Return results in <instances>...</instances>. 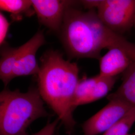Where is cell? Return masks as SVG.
<instances>
[{
  "label": "cell",
  "mask_w": 135,
  "mask_h": 135,
  "mask_svg": "<svg viewBox=\"0 0 135 135\" xmlns=\"http://www.w3.org/2000/svg\"><path fill=\"white\" fill-rule=\"evenodd\" d=\"M32 3L39 22L56 32L61 31L66 11L76 3L62 0H32Z\"/></svg>",
  "instance_id": "cell-6"
},
{
  "label": "cell",
  "mask_w": 135,
  "mask_h": 135,
  "mask_svg": "<svg viewBox=\"0 0 135 135\" xmlns=\"http://www.w3.org/2000/svg\"><path fill=\"white\" fill-rule=\"evenodd\" d=\"M41 61L37 75L40 95L71 134L76 124L72 104L80 80L77 64L66 60L54 51L45 54Z\"/></svg>",
  "instance_id": "cell-1"
},
{
  "label": "cell",
  "mask_w": 135,
  "mask_h": 135,
  "mask_svg": "<svg viewBox=\"0 0 135 135\" xmlns=\"http://www.w3.org/2000/svg\"><path fill=\"white\" fill-rule=\"evenodd\" d=\"M120 99L135 107V62L123 74L122 82L116 91L107 97Z\"/></svg>",
  "instance_id": "cell-9"
},
{
  "label": "cell",
  "mask_w": 135,
  "mask_h": 135,
  "mask_svg": "<svg viewBox=\"0 0 135 135\" xmlns=\"http://www.w3.org/2000/svg\"><path fill=\"white\" fill-rule=\"evenodd\" d=\"M10 23L5 15L3 13H0V44L3 45L5 43V40L10 27Z\"/></svg>",
  "instance_id": "cell-15"
},
{
  "label": "cell",
  "mask_w": 135,
  "mask_h": 135,
  "mask_svg": "<svg viewBox=\"0 0 135 135\" xmlns=\"http://www.w3.org/2000/svg\"><path fill=\"white\" fill-rule=\"evenodd\" d=\"M45 43L43 32L39 31L28 41L19 47V53L13 72V79L38 74L40 66L36 60V54Z\"/></svg>",
  "instance_id": "cell-7"
},
{
  "label": "cell",
  "mask_w": 135,
  "mask_h": 135,
  "mask_svg": "<svg viewBox=\"0 0 135 135\" xmlns=\"http://www.w3.org/2000/svg\"><path fill=\"white\" fill-rule=\"evenodd\" d=\"M59 119L48 123L39 132L33 135H54L57 126L58 125Z\"/></svg>",
  "instance_id": "cell-16"
},
{
  "label": "cell",
  "mask_w": 135,
  "mask_h": 135,
  "mask_svg": "<svg viewBox=\"0 0 135 135\" xmlns=\"http://www.w3.org/2000/svg\"><path fill=\"white\" fill-rule=\"evenodd\" d=\"M99 62V76L114 77L123 74L135 62L121 50L111 48L101 57Z\"/></svg>",
  "instance_id": "cell-8"
},
{
  "label": "cell",
  "mask_w": 135,
  "mask_h": 135,
  "mask_svg": "<svg viewBox=\"0 0 135 135\" xmlns=\"http://www.w3.org/2000/svg\"><path fill=\"white\" fill-rule=\"evenodd\" d=\"M133 27H134V28L135 29V18H134V24H133Z\"/></svg>",
  "instance_id": "cell-18"
},
{
  "label": "cell",
  "mask_w": 135,
  "mask_h": 135,
  "mask_svg": "<svg viewBox=\"0 0 135 135\" xmlns=\"http://www.w3.org/2000/svg\"><path fill=\"white\" fill-rule=\"evenodd\" d=\"M38 89L28 92L5 89L0 94V135H29L34 121L48 116Z\"/></svg>",
  "instance_id": "cell-3"
},
{
  "label": "cell",
  "mask_w": 135,
  "mask_h": 135,
  "mask_svg": "<svg viewBox=\"0 0 135 135\" xmlns=\"http://www.w3.org/2000/svg\"><path fill=\"white\" fill-rule=\"evenodd\" d=\"M107 29L95 10L84 12L73 6L66 12L60 32L70 56L100 60L102 50L106 49Z\"/></svg>",
  "instance_id": "cell-2"
},
{
  "label": "cell",
  "mask_w": 135,
  "mask_h": 135,
  "mask_svg": "<svg viewBox=\"0 0 135 135\" xmlns=\"http://www.w3.org/2000/svg\"><path fill=\"white\" fill-rule=\"evenodd\" d=\"M99 75L95 77L83 78L78 84L73 102L72 108L74 111L77 107L81 106V103L93 92L99 80Z\"/></svg>",
  "instance_id": "cell-13"
},
{
  "label": "cell",
  "mask_w": 135,
  "mask_h": 135,
  "mask_svg": "<svg viewBox=\"0 0 135 135\" xmlns=\"http://www.w3.org/2000/svg\"><path fill=\"white\" fill-rule=\"evenodd\" d=\"M32 1L30 0H0V9L11 14L14 21H18L22 15L31 16L35 13L32 11Z\"/></svg>",
  "instance_id": "cell-11"
},
{
  "label": "cell",
  "mask_w": 135,
  "mask_h": 135,
  "mask_svg": "<svg viewBox=\"0 0 135 135\" xmlns=\"http://www.w3.org/2000/svg\"><path fill=\"white\" fill-rule=\"evenodd\" d=\"M117 80V77H105L99 76V80L92 93L81 102V105L97 101L106 96L114 86Z\"/></svg>",
  "instance_id": "cell-12"
},
{
  "label": "cell",
  "mask_w": 135,
  "mask_h": 135,
  "mask_svg": "<svg viewBox=\"0 0 135 135\" xmlns=\"http://www.w3.org/2000/svg\"><path fill=\"white\" fill-rule=\"evenodd\" d=\"M19 53V47L12 48L5 46L1 49L0 78L6 86L13 79V72Z\"/></svg>",
  "instance_id": "cell-10"
},
{
  "label": "cell",
  "mask_w": 135,
  "mask_h": 135,
  "mask_svg": "<svg viewBox=\"0 0 135 135\" xmlns=\"http://www.w3.org/2000/svg\"><path fill=\"white\" fill-rule=\"evenodd\" d=\"M98 16L108 28L123 35L133 27L135 0H101Z\"/></svg>",
  "instance_id": "cell-4"
},
{
  "label": "cell",
  "mask_w": 135,
  "mask_h": 135,
  "mask_svg": "<svg viewBox=\"0 0 135 135\" xmlns=\"http://www.w3.org/2000/svg\"><path fill=\"white\" fill-rule=\"evenodd\" d=\"M135 123V107H134L103 135H128Z\"/></svg>",
  "instance_id": "cell-14"
},
{
  "label": "cell",
  "mask_w": 135,
  "mask_h": 135,
  "mask_svg": "<svg viewBox=\"0 0 135 135\" xmlns=\"http://www.w3.org/2000/svg\"><path fill=\"white\" fill-rule=\"evenodd\" d=\"M128 135H134V134H129Z\"/></svg>",
  "instance_id": "cell-19"
},
{
  "label": "cell",
  "mask_w": 135,
  "mask_h": 135,
  "mask_svg": "<svg viewBox=\"0 0 135 135\" xmlns=\"http://www.w3.org/2000/svg\"><path fill=\"white\" fill-rule=\"evenodd\" d=\"M108 100L107 105L83 124L82 129L84 135L104 133L135 107L120 99Z\"/></svg>",
  "instance_id": "cell-5"
},
{
  "label": "cell",
  "mask_w": 135,
  "mask_h": 135,
  "mask_svg": "<svg viewBox=\"0 0 135 135\" xmlns=\"http://www.w3.org/2000/svg\"><path fill=\"white\" fill-rule=\"evenodd\" d=\"M80 3L83 5V6L88 10H95L97 9L99 5L100 4V1H91V0H85V1H80Z\"/></svg>",
  "instance_id": "cell-17"
}]
</instances>
